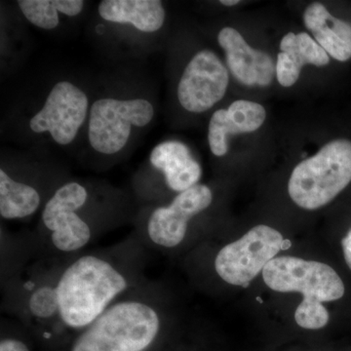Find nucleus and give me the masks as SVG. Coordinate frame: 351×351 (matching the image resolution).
<instances>
[{
	"label": "nucleus",
	"mask_w": 351,
	"mask_h": 351,
	"mask_svg": "<svg viewBox=\"0 0 351 351\" xmlns=\"http://www.w3.org/2000/svg\"><path fill=\"white\" fill-rule=\"evenodd\" d=\"M151 252L135 232L64 262L57 280L60 315L71 339L145 279Z\"/></svg>",
	"instance_id": "1"
},
{
	"label": "nucleus",
	"mask_w": 351,
	"mask_h": 351,
	"mask_svg": "<svg viewBox=\"0 0 351 351\" xmlns=\"http://www.w3.org/2000/svg\"><path fill=\"white\" fill-rule=\"evenodd\" d=\"M170 319L162 288L147 278L76 332L66 351H154Z\"/></svg>",
	"instance_id": "2"
},
{
	"label": "nucleus",
	"mask_w": 351,
	"mask_h": 351,
	"mask_svg": "<svg viewBox=\"0 0 351 351\" xmlns=\"http://www.w3.org/2000/svg\"><path fill=\"white\" fill-rule=\"evenodd\" d=\"M267 287L280 293H301L304 299L295 309L300 327L318 330L329 322L323 302L337 301L345 295V284L326 263L284 256L276 257L263 270Z\"/></svg>",
	"instance_id": "3"
},
{
	"label": "nucleus",
	"mask_w": 351,
	"mask_h": 351,
	"mask_svg": "<svg viewBox=\"0 0 351 351\" xmlns=\"http://www.w3.org/2000/svg\"><path fill=\"white\" fill-rule=\"evenodd\" d=\"M350 182L351 142L337 138L295 166L288 193L298 206L316 210L335 199Z\"/></svg>",
	"instance_id": "4"
},
{
	"label": "nucleus",
	"mask_w": 351,
	"mask_h": 351,
	"mask_svg": "<svg viewBox=\"0 0 351 351\" xmlns=\"http://www.w3.org/2000/svg\"><path fill=\"white\" fill-rule=\"evenodd\" d=\"M213 191L197 184L173 198L169 204L152 208L138 221L135 234L149 252H169L188 239L193 219L213 203Z\"/></svg>",
	"instance_id": "5"
},
{
	"label": "nucleus",
	"mask_w": 351,
	"mask_h": 351,
	"mask_svg": "<svg viewBox=\"0 0 351 351\" xmlns=\"http://www.w3.org/2000/svg\"><path fill=\"white\" fill-rule=\"evenodd\" d=\"M284 241L278 230L269 226H256L217 253L215 272L230 285H247L284 249Z\"/></svg>",
	"instance_id": "6"
},
{
	"label": "nucleus",
	"mask_w": 351,
	"mask_h": 351,
	"mask_svg": "<svg viewBox=\"0 0 351 351\" xmlns=\"http://www.w3.org/2000/svg\"><path fill=\"white\" fill-rule=\"evenodd\" d=\"M154 106L145 99L105 98L90 110L88 138L95 151L112 156L128 142L132 126L145 127L154 119Z\"/></svg>",
	"instance_id": "7"
},
{
	"label": "nucleus",
	"mask_w": 351,
	"mask_h": 351,
	"mask_svg": "<svg viewBox=\"0 0 351 351\" xmlns=\"http://www.w3.org/2000/svg\"><path fill=\"white\" fill-rule=\"evenodd\" d=\"M88 107L86 94L80 88L69 82H58L29 127L34 133L48 132L57 144H71L86 119Z\"/></svg>",
	"instance_id": "8"
},
{
	"label": "nucleus",
	"mask_w": 351,
	"mask_h": 351,
	"mask_svg": "<svg viewBox=\"0 0 351 351\" xmlns=\"http://www.w3.org/2000/svg\"><path fill=\"white\" fill-rule=\"evenodd\" d=\"M230 82L228 69L211 50L198 52L186 66L178 86V99L184 110L207 112L225 96Z\"/></svg>",
	"instance_id": "9"
},
{
	"label": "nucleus",
	"mask_w": 351,
	"mask_h": 351,
	"mask_svg": "<svg viewBox=\"0 0 351 351\" xmlns=\"http://www.w3.org/2000/svg\"><path fill=\"white\" fill-rule=\"evenodd\" d=\"M226 63L233 76L247 86H269L276 75L274 60L263 51L253 49L233 27H223L218 36Z\"/></svg>",
	"instance_id": "10"
},
{
	"label": "nucleus",
	"mask_w": 351,
	"mask_h": 351,
	"mask_svg": "<svg viewBox=\"0 0 351 351\" xmlns=\"http://www.w3.org/2000/svg\"><path fill=\"white\" fill-rule=\"evenodd\" d=\"M267 117L265 108L255 101L237 100L228 110L214 112L208 128V142L214 156H226L228 138L237 134L257 131Z\"/></svg>",
	"instance_id": "11"
},
{
	"label": "nucleus",
	"mask_w": 351,
	"mask_h": 351,
	"mask_svg": "<svg viewBox=\"0 0 351 351\" xmlns=\"http://www.w3.org/2000/svg\"><path fill=\"white\" fill-rule=\"evenodd\" d=\"M149 161L162 174L166 186L177 195L188 191L199 182L202 170L186 145L168 141L152 149Z\"/></svg>",
	"instance_id": "12"
},
{
	"label": "nucleus",
	"mask_w": 351,
	"mask_h": 351,
	"mask_svg": "<svg viewBox=\"0 0 351 351\" xmlns=\"http://www.w3.org/2000/svg\"><path fill=\"white\" fill-rule=\"evenodd\" d=\"M277 56L276 77L283 87H291L299 80L306 64L327 66L330 57L326 51L306 32H289L280 43Z\"/></svg>",
	"instance_id": "13"
},
{
	"label": "nucleus",
	"mask_w": 351,
	"mask_h": 351,
	"mask_svg": "<svg viewBox=\"0 0 351 351\" xmlns=\"http://www.w3.org/2000/svg\"><path fill=\"white\" fill-rule=\"evenodd\" d=\"M304 25L328 55L337 61L351 59V25L331 15L321 3L311 4L304 13Z\"/></svg>",
	"instance_id": "14"
},
{
	"label": "nucleus",
	"mask_w": 351,
	"mask_h": 351,
	"mask_svg": "<svg viewBox=\"0 0 351 351\" xmlns=\"http://www.w3.org/2000/svg\"><path fill=\"white\" fill-rule=\"evenodd\" d=\"M104 20L131 24L143 32H156L165 22V9L158 0H104L99 5Z\"/></svg>",
	"instance_id": "15"
},
{
	"label": "nucleus",
	"mask_w": 351,
	"mask_h": 351,
	"mask_svg": "<svg viewBox=\"0 0 351 351\" xmlns=\"http://www.w3.org/2000/svg\"><path fill=\"white\" fill-rule=\"evenodd\" d=\"M43 204V195L38 189L16 181L0 170V215L6 221L29 218Z\"/></svg>",
	"instance_id": "16"
},
{
	"label": "nucleus",
	"mask_w": 351,
	"mask_h": 351,
	"mask_svg": "<svg viewBox=\"0 0 351 351\" xmlns=\"http://www.w3.org/2000/svg\"><path fill=\"white\" fill-rule=\"evenodd\" d=\"M21 11L32 25L43 29H53L59 25L58 0H20Z\"/></svg>",
	"instance_id": "17"
},
{
	"label": "nucleus",
	"mask_w": 351,
	"mask_h": 351,
	"mask_svg": "<svg viewBox=\"0 0 351 351\" xmlns=\"http://www.w3.org/2000/svg\"><path fill=\"white\" fill-rule=\"evenodd\" d=\"M2 328L1 341H0V351H32L27 345V341H24L19 334H16L12 331L9 332Z\"/></svg>",
	"instance_id": "18"
},
{
	"label": "nucleus",
	"mask_w": 351,
	"mask_h": 351,
	"mask_svg": "<svg viewBox=\"0 0 351 351\" xmlns=\"http://www.w3.org/2000/svg\"><path fill=\"white\" fill-rule=\"evenodd\" d=\"M84 7L82 0H58V11L69 17H75Z\"/></svg>",
	"instance_id": "19"
},
{
	"label": "nucleus",
	"mask_w": 351,
	"mask_h": 351,
	"mask_svg": "<svg viewBox=\"0 0 351 351\" xmlns=\"http://www.w3.org/2000/svg\"><path fill=\"white\" fill-rule=\"evenodd\" d=\"M341 247H343V257H345L346 265L351 270V228L348 234L341 240Z\"/></svg>",
	"instance_id": "20"
},
{
	"label": "nucleus",
	"mask_w": 351,
	"mask_h": 351,
	"mask_svg": "<svg viewBox=\"0 0 351 351\" xmlns=\"http://www.w3.org/2000/svg\"><path fill=\"white\" fill-rule=\"evenodd\" d=\"M221 3L225 6H234L239 3V0H221Z\"/></svg>",
	"instance_id": "21"
}]
</instances>
